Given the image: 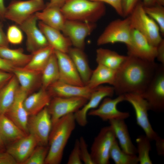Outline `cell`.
<instances>
[{"mask_svg":"<svg viewBox=\"0 0 164 164\" xmlns=\"http://www.w3.org/2000/svg\"><path fill=\"white\" fill-rule=\"evenodd\" d=\"M127 58L116 71L114 85L118 96L128 93L142 94L153 78L159 64L135 56Z\"/></svg>","mask_w":164,"mask_h":164,"instance_id":"6da1fadb","label":"cell"},{"mask_svg":"<svg viewBox=\"0 0 164 164\" xmlns=\"http://www.w3.org/2000/svg\"><path fill=\"white\" fill-rule=\"evenodd\" d=\"M76 122L74 113H71L61 118L53 125L45 164L60 163L64 149L75 128Z\"/></svg>","mask_w":164,"mask_h":164,"instance_id":"7a4b0ae2","label":"cell"},{"mask_svg":"<svg viewBox=\"0 0 164 164\" xmlns=\"http://www.w3.org/2000/svg\"><path fill=\"white\" fill-rule=\"evenodd\" d=\"M60 9L67 20L95 22L106 12L104 3L91 0H67Z\"/></svg>","mask_w":164,"mask_h":164,"instance_id":"3957f363","label":"cell"},{"mask_svg":"<svg viewBox=\"0 0 164 164\" xmlns=\"http://www.w3.org/2000/svg\"><path fill=\"white\" fill-rule=\"evenodd\" d=\"M129 16L132 28L144 36L152 46L156 47L163 39L159 28L145 12L142 1L137 4Z\"/></svg>","mask_w":164,"mask_h":164,"instance_id":"277c9868","label":"cell"},{"mask_svg":"<svg viewBox=\"0 0 164 164\" xmlns=\"http://www.w3.org/2000/svg\"><path fill=\"white\" fill-rule=\"evenodd\" d=\"M133 28L129 16L124 19L111 21L98 38L97 43L101 46L109 43H121L126 45L131 42Z\"/></svg>","mask_w":164,"mask_h":164,"instance_id":"5b68a950","label":"cell"},{"mask_svg":"<svg viewBox=\"0 0 164 164\" xmlns=\"http://www.w3.org/2000/svg\"><path fill=\"white\" fill-rule=\"evenodd\" d=\"M147 102L149 110H164V65L159 64L155 73L144 92L141 95Z\"/></svg>","mask_w":164,"mask_h":164,"instance_id":"8992f818","label":"cell"},{"mask_svg":"<svg viewBox=\"0 0 164 164\" xmlns=\"http://www.w3.org/2000/svg\"><path fill=\"white\" fill-rule=\"evenodd\" d=\"M116 139L112 127L109 125L102 128L95 138L90 154L94 164H108L110 152L112 145Z\"/></svg>","mask_w":164,"mask_h":164,"instance_id":"52a82bcc","label":"cell"},{"mask_svg":"<svg viewBox=\"0 0 164 164\" xmlns=\"http://www.w3.org/2000/svg\"><path fill=\"white\" fill-rule=\"evenodd\" d=\"M46 5L43 0H13L6 7L5 17L19 25Z\"/></svg>","mask_w":164,"mask_h":164,"instance_id":"ba28073f","label":"cell"},{"mask_svg":"<svg viewBox=\"0 0 164 164\" xmlns=\"http://www.w3.org/2000/svg\"><path fill=\"white\" fill-rule=\"evenodd\" d=\"M124 95L125 101L130 103L135 110L137 124L151 141H155L159 135L153 129L149 122L148 113L149 110L146 101L138 94L128 93Z\"/></svg>","mask_w":164,"mask_h":164,"instance_id":"9c48e42d","label":"cell"},{"mask_svg":"<svg viewBox=\"0 0 164 164\" xmlns=\"http://www.w3.org/2000/svg\"><path fill=\"white\" fill-rule=\"evenodd\" d=\"M88 100L82 97H53L47 106L50 116L52 126L59 119L71 113H74L81 108Z\"/></svg>","mask_w":164,"mask_h":164,"instance_id":"30bf717a","label":"cell"},{"mask_svg":"<svg viewBox=\"0 0 164 164\" xmlns=\"http://www.w3.org/2000/svg\"><path fill=\"white\" fill-rule=\"evenodd\" d=\"M52 127L50 116L47 107L38 113L29 117L27 123L29 134L35 137L39 145H48L49 138Z\"/></svg>","mask_w":164,"mask_h":164,"instance_id":"8fae6325","label":"cell"},{"mask_svg":"<svg viewBox=\"0 0 164 164\" xmlns=\"http://www.w3.org/2000/svg\"><path fill=\"white\" fill-rule=\"evenodd\" d=\"M96 27L94 23L66 20L61 31L74 47L84 50L86 38Z\"/></svg>","mask_w":164,"mask_h":164,"instance_id":"7c38bea8","label":"cell"},{"mask_svg":"<svg viewBox=\"0 0 164 164\" xmlns=\"http://www.w3.org/2000/svg\"><path fill=\"white\" fill-rule=\"evenodd\" d=\"M128 56L150 61H155L156 47L152 46L147 39L136 30L133 29L130 44L126 45Z\"/></svg>","mask_w":164,"mask_h":164,"instance_id":"4fadbf2b","label":"cell"},{"mask_svg":"<svg viewBox=\"0 0 164 164\" xmlns=\"http://www.w3.org/2000/svg\"><path fill=\"white\" fill-rule=\"evenodd\" d=\"M123 101H125L124 95H118L114 99L106 97L102 100L97 108L90 110L87 114L98 117L104 121L112 119L125 120L130 116L129 113L120 111L117 108V105Z\"/></svg>","mask_w":164,"mask_h":164,"instance_id":"5bb4252c","label":"cell"},{"mask_svg":"<svg viewBox=\"0 0 164 164\" xmlns=\"http://www.w3.org/2000/svg\"><path fill=\"white\" fill-rule=\"evenodd\" d=\"M114 94V89L112 86L100 85L94 89L87 102L74 113L76 122L81 127L85 126L87 123L88 112L97 108L104 98L111 97Z\"/></svg>","mask_w":164,"mask_h":164,"instance_id":"9a60e30c","label":"cell"},{"mask_svg":"<svg viewBox=\"0 0 164 164\" xmlns=\"http://www.w3.org/2000/svg\"><path fill=\"white\" fill-rule=\"evenodd\" d=\"M37 20L34 14L19 25L27 36V49L32 53L49 45L44 35L37 26Z\"/></svg>","mask_w":164,"mask_h":164,"instance_id":"2e32d148","label":"cell"},{"mask_svg":"<svg viewBox=\"0 0 164 164\" xmlns=\"http://www.w3.org/2000/svg\"><path fill=\"white\" fill-rule=\"evenodd\" d=\"M58 64L60 81L75 85H85L74 64L67 53L54 50Z\"/></svg>","mask_w":164,"mask_h":164,"instance_id":"e0dca14e","label":"cell"},{"mask_svg":"<svg viewBox=\"0 0 164 164\" xmlns=\"http://www.w3.org/2000/svg\"><path fill=\"white\" fill-rule=\"evenodd\" d=\"M28 95L19 87L13 102L5 114L26 134H29L27 123L29 115L24 107V101Z\"/></svg>","mask_w":164,"mask_h":164,"instance_id":"ac0fdd59","label":"cell"},{"mask_svg":"<svg viewBox=\"0 0 164 164\" xmlns=\"http://www.w3.org/2000/svg\"><path fill=\"white\" fill-rule=\"evenodd\" d=\"M94 89H91L87 85L78 86L58 80L50 85L47 90L52 97H79L88 100Z\"/></svg>","mask_w":164,"mask_h":164,"instance_id":"d6986e66","label":"cell"},{"mask_svg":"<svg viewBox=\"0 0 164 164\" xmlns=\"http://www.w3.org/2000/svg\"><path fill=\"white\" fill-rule=\"evenodd\" d=\"M38 145L35 137L29 134L11 143L6 151L13 157L18 164H23Z\"/></svg>","mask_w":164,"mask_h":164,"instance_id":"ffe728a7","label":"cell"},{"mask_svg":"<svg viewBox=\"0 0 164 164\" xmlns=\"http://www.w3.org/2000/svg\"><path fill=\"white\" fill-rule=\"evenodd\" d=\"M38 26L44 35L49 45L54 50L68 53L72 45L69 39L60 31L50 27L40 21Z\"/></svg>","mask_w":164,"mask_h":164,"instance_id":"44dd1931","label":"cell"},{"mask_svg":"<svg viewBox=\"0 0 164 164\" xmlns=\"http://www.w3.org/2000/svg\"><path fill=\"white\" fill-rule=\"evenodd\" d=\"M108 121L113 128L116 138L118 140L121 149L128 153L136 155V148L132 142L124 120L112 119Z\"/></svg>","mask_w":164,"mask_h":164,"instance_id":"7402d4cb","label":"cell"},{"mask_svg":"<svg viewBox=\"0 0 164 164\" xmlns=\"http://www.w3.org/2000/svg\"><path fill=\"white\" fill-rule=\"evenodd\" d=\"M12 73L17 78L20 87L28 94L41 83V72L24 67H15Z\"/></svg>","mask_w":164,"mask_h":164,"instance_id":"603a6c76","label":"cell"},{"mask_svg":"<svg viewBox=\"0 0 164 164\" xmlns=\"http://www.w3.org/2000/svg\"><path fill=\"white\" fill-rule=\"evenodd\" d=\"M52 97L47 90L42 87L37 92L28 95L24 101V105L29 116L38 113L47 107Z\"/></svg>","mask_w":164,"mask_h":164,"instance_id":"cb8c5ba5","label":"cell"},{"mask_svg":"<svg viewBox=\"0 0 164 164\" xmlns=\"http://www.w3.org/2000/svg\"><path fill=\"white\" fill-rule=\"evenodd\" d=\"M67 54L72 60L84 84H87L93 70L90 68L84 50L70 47Z\"/></svg>","mask_w":164,"mask_h":164,"instance_id":"d4e9b609","label":"cell"},{"mask_svg":"<svg viewBox=\"0 0 164 164\" xmlns=\"http://www.w3.org/2000/svg\"><path fill=\"white\" fill-rule=\"evenodd\" d=\"M127 56L109 49L100 48L96 50V60L97 64L117 71L123 64Z\"/></svg>","mask_w":164,"mask_h":164,"instance_id":"484cf974","label":"cell"},{"mask_svg":"<svg viewBox=\"0 0 164 164\" xmlns=\"http://www.w3.org/2000/svg\"><path fill=\"white\" fill-rule=\"evenodd\" d=\"M35 14L38 20L60 31L67 20L60 8L57 7H46L42 11L37 12Z\"/></svg>","mask_w":164,"mask_h":164,"instance_id":"4316f807","label":"cell"},{"mask_svg":"<svg viewBox=\"0 0 164 164\" xmlns=\"http://www.w3.org/2000/svg\"><path fill=\"white\" fill-rule=\"evenodd\" d=\"M27 135L5 114L0 115V135L5 144H11Z\"/></svg>","mask_w":164,"mask_h":164,"instance_id":"83f0119b","label":"cell"},{"mask_svg":"<svg viewBox=\"0 0 164 164\" xmlns=\"http://www.w3.org/2000/svg\"><path fill=\"white\" fill-rule=\"evenodd\" d=\"M19 82L13 75L0 89V115L5 114L13 102L19 87Z\"/></svg>","mask_w":164,"mask_h":164,"instance_id":"f1b7e54d","label":"cell"},{"mask_svg":"<svg viewBox=\"0 0 164 164\" xmlns=\"http://www.w3.org/2000/svg\"><path fill=\"white\" fill-rule=\"evenodd\" d=\"M116 70L100 64H97L93 72L87 85L91 89H94L104 84L114 85Z\"/></svg>","mask_w":164,"mask_h":164,"instance_id":"f546056e","label":"cell"},{"mask_svg":"<svg viewBox=\"0 0 164 164\" xmlns=\"http://www.w3.org/2000/svg\"><path fill=\"white\" fill-rule=\"evenodd\" d=\"M59 78L58 63L54 51L41 72V87L47 90L50 85L58 80Z\"/></svg>","mask_w":164,"mask_h":164,"instance_id":"4dcf8cb0","label":"cell"},{"mask_svg":"<svg viewBox=\"0 0 164 164\" xmlns=\"http://www.w3.org/2000/svg\"><path fill=\"white\" fill-rule=\"evenodd\" d=\"M54 51L50 45L32 53L29 63L24 67L33 70L42 72L49 58Z\"/></svg>","mask_w":164,"mask_h":164,"instance_id":"1f68e13d","label":"cell"},{"mask_svg":"<svg viewBox=\"0 0 164 164\" xmlns=\"http://www.w3.org/2000/svg\"><path fill=\"white\" fill-rule=\"evenodd\" d=\"M32 55L24 53L21 48L12 49L0 46V56L11 62L15 67H24L29 61Z\"/></svg>","mask_w":164,"mask_h":164,"instance_id":"d6a6232c","label":"cell"},{"mask_svg":"<svg viewBox=\"0 0 164 164\" xmlns=\"http://www.w3.org/2000/svg\"><path fill=\"white\" fill-rule=\"evenodd\" d=\"M110 157L115 164H137L139 163L137 156L128 153L123 151L116 139L111 148Z\"/></svg>","mask_w":164,"mask_h":164,"instance_id":"836d02e7","label":"cell"},{"mask_svg":"<svg viewBox=\"0 0 164 164\" xmlns=\"http://www.w3.org/2000/svg\"><path fill=\"white\" fill-rule=\"evenodd\" d=\"M136 142L137 157L139 164H152L149 154L152 149L151 140L145 135H141L137 137Z\"/></svg>","mask_w":164,"mask_h":164,"instance_id":"e575fe53","label":"cell"},{"mask_svg":"<svg viewBox=\"0 0 164 164\" xmlns=\"http://www.w3.org/2000/svg\"><path fill=\"white\" fill-rule=\"evenodd\" d=\"M144 6L147 14L158 25L161 34L164 35V7L158 3L150 6Z\"/></svg>","mask_w":164,"mask_h":164,"instance_id":"d590c367","label":"cell"},{"mask_svg":"<svg viewBox=\"0 0 164 164\" xmlns=\"http://www.w3.org/2000/svg\"><path fill=\"white\" fill-rule=\"evenodd\" d=\"M49 146L38 145L23 164H45Z\"/></svg>","mask_w":164,"mask_h":164,"instance_id":"8d00e7d4","label":"cell"},{"mask_svg":"<svg viewBox=\"0 0 164 164\" xmlns=\"http://www.w3.org/2000/svg\"><path fill=\"white\" fill-rule=\"evenodd\" d=\"M21 29L17 26L12 25L8 29L6 37L9 43L19 44L22 41L23 36Z\"/></svg>","mask_w":164,"mask_h":164,"instance_id":"74e56055","label":"cell"},{"mask_svg":"<svg viewBox=\"0 0 164 164\" xmlns=\"http://www.w3.org/2000/svg\"><path fill=\"white\" fill-rule=\"evenodd\" d=\"M80 153L81 159L85 164H94L88 151V146L83 136L79 139Z\"/></svg>","mask_w":164,"mask_h":164,"instance_id":"f35d334b","label":"cell"},{"mask_svg":"<svg viewBox=\"0 0 164 164\" xmlns=\"http://www.w3.org/2000/svg\"><path fill=\"white\" fill-rule=\"evenodd\" d=\"M80 158L79 139L75 141L73 148L69 156L67 164H82Z\"/></svg>","mask_w":164,"mask_h":164,"instance_id":"ab89813d","label":"cell"},{"mask_svg":"<svg viewBox=\"0 0 164 164\" xmlns=\"http://www.w3.org/2000/svg\"><path fill=\"white\" fill-rule=\"evenodd\" d=\"M141 0H122L121 6L123 17L129 16Z\"/></svg>","mask_w":164,"mask_h":164,"instance_id":"60d3db41","label":"cell"},{"mask_svg":"<svg viewBox=\"0 0 164 164\" xmlns=\"http://www.w3.org/2000/svg\"><path fill=\"white\" fill-rule=\"evenodd\" d=\"M106 3L111 6L115 10L117 13L120 16L123 17L121 0H91Z\"/></svg>","mask_w":164,"mask_h":164,"instance_id":"b9f144b4","label":"cell"},{"mask_svg":"<svg viewBox=\"0 0 164 164\" xmlns=\"http://www.w3.org/2000/svg\"><path fill=\"white\" fill-rule=\"evenodd\" d=\"M0 164H18L13 157L6 151L0 153Z\"/></svg>","mask_w":164,"mask_h":164,"instance_id":"7bdbcfd3","label":"cell"},{"mask_svg":"<svg viewBox=\"0 0 164 164\" xmlns=\"http://www.w3.org/2000/svg\"><path fill=\"white\" fill-rule=\"evenodd\" d=\"M15 67L9 61L0 56V70L12 73Z\"/></svg>","mask_w":164,"mask_h":164,"instance_id":"ee69618b","label":"cell"},{"mask_svg":"<svg viewBox=\"0 0 164 164\" xmlns=\"http://www.w3.org/2000/svg\"><path fill=\"white\" fill-rule=\"evenodd\" d=\"M156 59L164 65V39H162L156 47Z\"/></svg>","mask_w":164,"mask_h":164,"instance_id":"f6af8a7d","label":"cell"},{"mask_svg":"<svg viewBox=\"0 0 164 164\" xmlns=\"http://www.w3.org/2000/svg\"><path fill=\"white\" fill-rule=\"evenodd\" d=\"M155 147L158 154L160 156L164 155V139L158 136L155 140Z\"/></svg>","mask_w":164,"mask_h":164,"instance_id":"bcb514c9","label":"cell"},{"mask_svg":"<svg viewBox=\"0 0 164 164\" xmlns=\"http://www.w3.org/2000/svg\"><path fill=\"white\" fill-rule=\"evenodd\" d=\"M13 75L12 73L0 70V89L9 81Z\"/></svg>","mask_w":164,"mask_h":164,"instance_id":"7dc6e473","label":"cell"},{"mask_svg":"<svg viewBox=\"0 0 164 164\" xmlns=\"http://www.w3.org/2000/svg\"><path fill=\"white\" fill-rule=\"evenodd\" d=\"M9 44L6 35L3 30L2 26L0 21V46L8 47Z\"/></svg>","mask_w":164,"mask_h":164,"instance_id":"c3c4849f","label":"cell"},{"mask_svg":"<svg viewBox=\"0 0 164 164\" xmlns=\"http://www.w3.org/2000/svg\"><path fill=\"white\" fill-rule=\"evenodd\" d=\"M49 0V2L46 4L45 8L56 7L61 8L67 0Z\"/></svg>","mask_w":164,"mask_h":164,"instance_id":"681fc988","label":"cell"},{"mask_svg":"<svg viewBox=\"0 0 164 164\" xmlns=\"http://www.w3.org/2000/svg\"><path fill=\"white\" fill-rule=\"evenodd\" d=\"M6 9L4 0H0V20L4 21L5 19V15Z\"/></svg>","mask_w":164,"mask_h":164,"instance_id":"f907efd6","label":"cell"},{"mask_svg":"<svg viewBox=\"0 0 164 164\" xmlns=\"http://www.w3.org/2000/svg\"><path fill=\"white\" fill-rule=\"evenodd\" d=\"M142 2L144 6H150L158 3L157 0H143Z\"/></svg>","mask_w":164,"mask_h":164,"instance_id":"816d5d0a","label":"cell"},{"mask_svg":"<svg viewBox=\"0 0 164 164\" xmlns=\"http://www.w3.org/2000/svg\"><path fill=\"white\" fill-rule=\"evenodd\" d=\"M5 144L0 135V150H3Z\"/></svg>","mask_w":164,"mask_h":164,"instance_id":"f5cc1de1","label":"cell"},{"mask_svg":"<svg viewBox=\"0 0 164 164\" xmlns=\"http://www.w3.org/2000/svg\"><path fill=\"white\" fill-rule=\"evenodd\" d=\"M157 1L158 4L164 5V0H157Z\"/></svg>","mask_w":164,"mask_h":164,"instance_id":"db71d44e","label":"cell"},{"mask_svg":"<svg viewBox=\"0 0 164 164\" xmlns=\"http://www.w3.org/2000/svg\"><path fill=\"white\" fill-rule=\"evenodd\" d=\"M2 150H0V153L1 152H2Z\"/></svg>","mask_w":164,"mask_h":164,"instance_id":"11a10c76","label":"cell"}]
</instances>
